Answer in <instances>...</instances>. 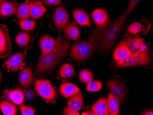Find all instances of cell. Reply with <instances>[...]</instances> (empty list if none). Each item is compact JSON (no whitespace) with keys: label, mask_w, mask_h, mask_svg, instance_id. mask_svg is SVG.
Segmentation results:
<instances>
[{"label":"cell","mask_w":153,"mask_h":115,"mask_svg":"<svg viewBox=\"0 0 153 115\" xmlns=\"http://www.w3.org/2000/svg\"><path fill=\"white\" fill-rule=\"evenodd\" d=\"M129 14L127 11H125L106 28H97L92 31L89 36V41L93 45L96 53L106 54L111 50Z\"/></svg>","instance_id":"cell-1"},{"label":"cell","mask_w":153,"mask_h":115,"mask_svg":"<svg viewBox=\"0 0 153 115\" xmlns=\"http://www.w3.org/2000/svg\"><path fill=\"white\" fill-rule=\"evenodd\" d=\"M68 45L61 35L56 39L53 49L46 53H41L37 64L34 73L37 75L52 70L61 62L67 55Z\"/></svg>","instance_id":"cell-2"},{"label":"cell","mask_w":153,"mask_h":115,"mask_svg":"<svg viewBox=\"0 0 153 115\" xmlns=\"http://www.w3.org/2000/svg\"><path fill=\"white\" fill-rule=\"evenodd\" d=\"M94 49L93 45L90 42L76 43L72 47L70 56L75 61H84L93 55Z\"/></svg>","instance_id":"cell-3"},{"label":"cell","mask_w":153,"mask_h":115,"mask_svg":"<svg viewBox=\"0 0 153 115\" xmlns=\"http://www.w3.org/2000/svg\"><path fill=\"white\" fill-rule=\"evenodd\" d=\"M150 62V55L146 48L137 55L130 56L125 59L116 62V65L118 68H124L136 66H146Z\"/></svg>","instance_id":"cell-4"},{"label":"cell","mask_w":153,"mask_h":115,"mask_svg":"<svg viewBox=\"0 0 153 115\" xmlns=\"http://www.w3.org/2000/svg\"><path fill=\"white\" fill-rule=\"evenodd\" d=\"M34 87L38 94L45 100L51 101L56 98V92L50 81L36 80L34 83Z\"/></svg>","instance_id":"cell-5"},{"label":"cell","mask_w":153,"mask_h":115,"mask_svg":"<svg viewBox=\"0 0 153 115\" xmlns=\"http://www.w3.org/2000/svg\"><path fill=\"white\" fill-rule=\"evenodd\" d=\"M52 19L55 26L60 32L64 31L70 22V17L68 10L65 7L60 6L54 10Z\"/></svg>","instance_id":"cell-6"},{"label":"cell","mask_w":153,"mask_h":115,"mask_svg":"<svg viewBox=\"0 0 153 115\" xmlns=\"http://www.w3.org/2000/svg\"><path fill=\"white\" fill-rule=\"evenodd\" d=\"M12 45L8 29L4 25L0 24V57L5 58L9 56Z\"/></svg>","instance_id":"cell-7"},{"label":"cell","mask_w":153,"mask_h":115,"mask_svg":"<svg viewBox=\"0 0 153 115\" xmlns=\"http://www.w3.org/2000/svg\"><path fill=\"white\" fill-rule=\"evenodd\" d=\"M107 87L110 92L118 99L119 102H122L126 97L127 87L122 81L115 79L110 80L107 82Z\"/></svg>","instance_id":"cell-8"},{"label":"cell","mask_w":153,"mask_h":115,"mask_svg":"<svg viewBox=\"0 0 153 115\" xmlns=\"http://www.w3.org/2000/svg\"><path fill=\"white\" fill-rule=\"evenodd\" d=\"M93 20L98 28L104 29L111 24V19L109 14L105 9L97 8L91 13Z\"/></svg>","instance_id":"cell-9"},{"label":"cell","mask_w":153,"mask_h":115,"mask_svg":"<svg viewBox=\"0 0 153 115\" xmlns=\"http://www.w3.org/2000/svg\"><path fill=\"white\" fill-rule=\"evenodd\" d=\"M23 52H17L10 56L5 61L6 68L9 71L15 72L21 68L24 62Z\"/></svg>","instance_id":"cell-10"},{"label":"cell","mask_w":153,"mask_h":115,"mask_svg":"<svg viewBox=\"0 0 153 115\" xmlns=\"http://www.w3.org/2000/svg\"><path fill=\"white\" fill-rule=\"evenodd\" d=\"M125 44L132 56L137 55L146 49L143 39L141 38L129 39L125 42Z\"/></svg>","instance_id":"cell-11"},{"label":"cell","mask_w":153,"mask_h":115,"mask_svg":"<svg viewBox=\"0 0 153 115\" xmlns=\"http://www.w3.org/2000/svg\"><path fill=\"white\" fill-rule=\"evenodd\" d=\"M28 5L31 17L36 19L42 18L47 11L44 5L38 0H31Z\"/></svg>","instance_id":"cell-12"},{"label":"cell","mask_w":153,"mask_h":115,"mask_svg":"<svg viewBox=\"0 0 153 115\" xmlns=\"http://www.w3.org/2000/svg\"><path fill=\"white\" fill-rule=\"evenodd\" d=\"M33 74L32 68L27 67L20 71L19 74V82L24 88H27L31 85L33 80Z\"/></svg>","instance_id":"cell-13"},{"label":"cell","mask_w":153,"mask_h":115,"mask_svg":"<svg viewBox=\"0 0 153 115\" xmlns=\"http://www.w3.org/2000/svg\"><path fill=\"white\" fill-rule=\"evenodd\" d=\"M106 102L109 115H119L120 114V102L111 92L108 93Z\"/></svg>","instance_id":"cell-14"},{"label":"cell","mask_w":153,"mask_h":115,"mask_svg":"<svg viewBox=\"0 0 153 115\" xmlns=\"http://www.w3.org/2000/svg\"><path fill=\"white\" fill-rule=\"evenodd\" d=\"M131 56L125 42H122L116 46L113 53V58L115 61L124 60Z\"/></svg>","instance_id":"cell-15"},{"label":"cell","mask_w":153,"mask_h":115,"mask_svg":"<svg viewBox=\"0 0 153 115\" xmlns=\"http://www.w3.org/2000/svg\"><path fill=\"white\" fill-rule=\"evenodd\" d=\"M17 6L13 1L5 0L0 2V15L7 18L13 15L17 11Z\"/></svg>","instance_id":"cell-16"},{"label":"cell","mask_w":153,"mask_h":115,"mask_svg":"<svg viewBox=\"0 0 153 115\" xmlns=\"http://www.w3.org/2000/svg\"><path fill=\"white\" fill-rule=\"evenodd\" d=\"M75 21L81 26H90L91 21L87 13L82 9H76L73 13Z\"/></svg>","instance_id":"cell-17"},{"label":"cell","mask_w":153,"mask_h":115,"mask_svg":"<svg viewBox=\"0 0 153 115\" xmlns=\"http://www.w3.org/2000/svg\"><path fill=\"white\" fill-rule=\"evenodd\" d=\"M83 104V96L82 93L79 91L68 99V107L73 111L78 112L82 108Z\"/></svg>","instance_id":"cell-18"},{"label":"cell","mask_w":153,"mask_h":115,"mask_svg":"<svg viewBox=\"0 0 153 115\" xmlns=\"http://www.w3.org/2000/svg\"><path fill=\"white\" fill-rule=\"evenodd\" d=\"M59 91L62 96L68 98L79 92L80 90L78 87L72 83H65L60 85Z\"/></svg>","instance_id":"cell-19"},{"label":"cell","mask_w":153,"mask_h":115,"mask_svg":"<svg viewBox=\"0 0 153 115\" xmlns=\"http://www.w3.org/2000/svg\"><path fill=\"white\" fill-rule=\"evenodd\" d=\"M56 40L48 35L42 36L39 39V45L42 53H46L51 51L55 46Z\"/></svg>","instance_id":"cell-20"},{"label":"cell","mask_w":153,"mask_h":115,"mask_svg":"<svg viewBox=\"0 0 153 115\" xmlns=\"http://www.w3.org/2000/svg\"><path fill=\"white\" fill-rule=\"evenodd\" d=\"M6 97L13 103L18 105H20L23 103L24 99V94L22 90L16 89L7 91Z\"/></svg>","instance_id":"cell-21"},{"label":"cell","mask_w":153,"mask_h":115,"mask_svg":"<svg viewBox=\"0 0 153 115\" xmlns=\"http://www.w3.org/2000/svg\"><path fill=\"white\" fill-rule=\"evenodd\" d=\"M91 111L97 113L98 115H108L107 102L105 97H102L98 99L93 105Z\"/></svg>","instance_id":"cell-22"},{"label":"cell","mask_w":153,"mask_h":115,"mask_svg":"<svg viewBox=\"0 0 153 115\" xmlns=\"http://www.w3.org/2000/svg\"><path fill=\"white\" fill-rule=\"evenodd\" d=\"M0 109L5 115H16L17 114V106L8 100H3L0 102Z\"/></svg>","instance_id":"cell-23"},{"label":"cell","mask_w":153,"mask_h":115,"mask_svg":"<svg viewBox=\"0 0 153 115\" xmlns=\"http://www.w3.org/2000/svg\"><path fill=\"white\" fill-rule=\"evenodd\" d=\"M74 68L68 63H64L62 65L58 72L59 77L62 79H71L74 77Z\"/></svg>","instance_id":"cell-24"},{"label":"cell","mask_w":153,"mask_h":115,"mask_svg":"<svg viewBox=\"0 0 153 115\" xmlns=\"http://www.w3.org/2000/svg\"><path fill=\"white\" fill-rule=\"evenodd\" d=\"M63 31L66 37L71 40L78 39L81 34V31L79 28L75 24L68 26Z\"/></svg>","instance_id":"cell-25"},{"label":"cell","mask_w":153,"mask_h":115,"mask_svg":"<svg viewBox=\"0 0 153 115\" xmlns=\"http://www.w3.org/2000/svg\"><path fill=\"white\" fill-rule=\"evenodd\" d=\"M16 15L17 19L19 21L29 19L30 15L29 5L26 3H22L17 7Z\"/></svg>","instance_id":"cell-26"},{"label":"cell","mask_w":153,"mask_h":115,"mask_svg":"<svg viewBox=\"0 0 153 115\" xmlns=\"http://www.w3.org/2000/svg\"><path fill=\"white\" fill-rule=\"evenodd\" d=\"M31 40V37L29 33L21 32L16 36L15 41L18 45L21 47H25L29 45Z\"/></svg>","instance_id":"cell-27"},{"label":"cell","mask_w":153,"mask_h":115,"mask_svg":"<svg viewBox=\"0 0 153 115\" xmlns=\"http://www.w3.org/2000/svg\"><path fill=\"white\" fill-rule=\"evenodd\" d=\"M93 73L88 69H83L79 73V79L82 84H87L88 82L93 80Z\"/></svg>","instance_id":"cell-28"},{"label":"cell","mask_w":153,"mask_h":115,"mask_svg":"<svg viewBox=\"0 0 153 115\" xmlns=\"http://www.w3.org/2000/svg\"><path fill=\"white\" fill-rule=\"evenodd\" d=\"M143 25L141 23H134L131 24L127 28V32L130 35H136L140 33L143 29Z\"/></svg>","instance_id":"cell-29"},{"label":"cell","mask_w":153,"mask_h":115,"mask_svg":"<svg viewBox=\"0 0 153 115\" xmlns=\"http://www.w3.org/2000/svg\"><path fill=\"white\" fill-rule=\"evenodd\" d=\"M20 28L26 31L33 30L36 28V23L33 20L27 19L21 21L19 23Z\"/></svg>","instance_id":"cell-30"},{"label":"cell","mask_w":153,"mask_h":115,"mask_svg":"<svg viewBox=\"0 0 153 115\" xmlns=\"http://www.w3.org/2000/svg\"><path fill=\"white\" fill-rule=\"evenodd\" d=\"M102 84L99 81H91L87 84V91L90 92H97L101 90Z\"/></svg>","instance_id":"cell-31"},{"label":"cell","mask_w":153,"mask_h":115,"mask_svg":"<svg viewBox=\"0 0 153 115\" xmlns=\"http://www.w3.org/2000/svg\"><path fill=\"white\" fill-rule=\"evenodd\" d=\"M19 109L22 115H34L36 112L34 108L22 104L20 105Z\"/></svg>","instance_id":"cell-32"},{"label":"cell","mask_w":153,"mask_h":115,"mask_svg":"<svg viewBox=\"0 0 153 115\" xmlns=\"http://www.w3.org/2000/svg\"><path fill=\"white\" fill-rule=\"evenodd\" d=\"M41 3L47 7H51L60 5L61 0H40Z\"/></svg>","instance_id":"cell-33"},{"label":"cell","mask_w":153,"mask_h":115,"mask_svg":"<svg viewBox=\"0 0 153 115\" xmlns=\"http://www.w3.org/2000/svg\"><path fill=\"white\" fill-rule=\"evenodd\" d=\"M142 0H129L128 8L126 11L130 13L131 12Z\"/></svg>","instance_id":"cell-34"},{"label":"cell","mask_w":153,"mask_h":115,"mask_svg":"<svg viewBox=\"0 0 153 115\" xmlns=\"http://www.w3.org/2000/svg\"><path fill=\"white\" fill-rule=\"evenodd\" d=\"M25 96L27 100L30 101L34 99L35 94L33 91L32 90H28L26 91Z\"/></svg>","instance_id":"cell-35"},{"label":"cell","mask_w":153,"mask_h":115,"mask_svg":"<svg viewBox=\"0 0 153 115\" xmlns=\"http://www.w3.org/2000/svg\"><path fill=\"white\" fill-rule=\"evenodd\" d=\"M62 115H79V113L78 112L73 111L68 107H65L63 109Z\"/></svg>","instance_id":"cell-36"},{"label":"cell","mask_w":153,"mask_h":115,"mask_svg":"<svg viewBox=\"0 0 153 115\" xmlns=\"http://www.w3.org/2000/svg\"><path fill=\"white\" fill-rule=\"evenodd\" d=\"M82 115H98L97 113H95L94 111H88L86 112H83L82 114Z\"/></svg>","instance_id":"cell-37"},{"label":"cell","mask_w":153,"mask_h":115,"mask_svg":"<svg viewBox=\"0 0 153 115\" xmlns=\"http://www.w3.org/2000/svg\"><path fill=\"white\" fill-rule=\"evenodd\" d=\"M142 115H153V111L152 110H149L145 111V112L143 113Z\"/></svg>","instance_id":"cell-38"},{"label":"cell","mask_w":153,"mask_h":115,"mask_svg":"<svg viewBox=\"0 0 153 115\" xmlns=\"http://www.w3.org/2000/svg\"><path fill=\"white\" fill-rule=\"evenodd\" d=\"M1 70H0V81H1Z\"/></svg>","instance_id":"cell-39"},{"label":"cell","mask_w":153,"mask_h":115,"mask_svg":"<svg viewBox=\"0 0 153 115\" xmlns=\"http://www.w3.org/2000/svg\"><path fill=\"white\" fill-rule=\"evenodd\" d=\"M4 1H5V0H0V2Z\"/></svg>","instance_id":"cell-40"}]
</instances>
